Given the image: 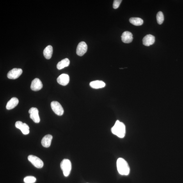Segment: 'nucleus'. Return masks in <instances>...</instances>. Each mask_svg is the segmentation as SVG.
Listing matches in <instances>:
<instances>
[{
	"label": "nucleus",
	"mask_w": 183,
	"mask_h": 183,
	"mask_svg": "<svg viewBox=\"0 0 183 183\" xmlns=\"http://www.w3.org/2000/svg\"><path fill=\"white\" fill-rule=\"evenodd\" d=\"M111 131L113 134L120 138H123L125 134V124L120 121H116Z\"/></svg>",
	"instance_id": "f257e3e1"
},
{
	"label": "nucleus",
	"mask_w": 183,
	"mask_h": 183,
	"mask_svg": "<svg viewBox=\"0 0 183 183\" xmlns=\"http://www.w3.org/2000/svg\"><path fill=\"white\" fill-rule=\"evenodd\" d=\"M118 172L121 175H128L130 171V167L127 162L122 158H119L117 161Z\"/></svg>",
	"instance_id": "f03ea898"
},
{
	"label": "nucleus",
	"mask_w": 183,
	"mask_h": 183,
	"mask_svg": "<svg viewBox=\"0 0 183 183\" xmlns=\"http://www.w3.org/2000/svg\"><path fill=\"white\" fill-rule=\"evenodd\" d=\"M61 167L65 177L69 176L72 169V164L69 160L63 159L61 162Z\"/></svg>",
	"instance_id": "7ed1b4c3"
},
{
	"label": "nucleus",
	"mask_w": 183,
	"mask_h": 183,
	"mask_svg": "<svg viewBox=\"0 0 183 183\" xmlns=\"http://www.w3.org/2000/svg\"><path fill=\"white\" fill-rule=\"evenodd\" d=\"M28 160L36 168H41L43 167L44 164L39 158L34 155H30L28 157Z\"/></svg>",
	"instance_id": "20e7f679"
},
{
	"label": "nucleus",
	"mask_w": 183,
	"mask_h": 183,
	"mask_svg": "<svg viewBox=\"0 0 183 183\" xmlns=\"http://www.w3.org/2000/svg\"><path fill=\"white\" fill-rule=\"evenodd\" d=\"M51 108L52 110L56 115H62L64 113V110L61 105L58 102L53 101L51 103Z\"/></svg>",
	"instance_id": "39448f33"
},
{
	"label": "nucleus",
	"mask_w": 183,
	"mask_h": 183,
	"mask_svg": "<svg viewBox=\"0 0 183 183\" xmlns=\"http://www.w3.org/2000/svg\"><path fill=\"white\" fill-rule=\"evenodd\" d=\"M22 73V70L20 68H14L9 71L7 74L8 78L15 79L18 78Z\"/></svg>",
	"instance_id": "423d86ee"
},
{
	"label": "nucleus",
	"mask_w": 183,
	"mask_h": 183,
	"mask_svg": "<svg viewBox=\"0 0 183 183\" xmlns=\"http://www.w3.org/2000/svg\"><path fill=\"white\" fill-rule=\"evenodd\" d=\"M29 112L30 114V118L36 123H39L40 119L39 115V111L36 107H32L29 110Z\"/></svg>",
	"instance_id": "0eeeda50"
},
{
	"label": "nucleus",
	"mask_w": 183,
	"mask_h": 183,
	"mask_svg": "<svg viewBox=\"0 0 183 183\" xmlns=\"http://www.w3.org/2000/svg\"><path fill=\"white\" fill-rule=\"evenodd\" d=\"M88 49V46L84 42H80L76 49V53L79 56H82L86 53Z\"/></svg>",
	"instance_id": "6e6552de"
},
{
	"label": "nucleus",
	"mask_w": 183,
	"mask_h": 183,
	"mask_svg": "<svg viewBox=\"0 0 183 183\" xmlns=\"http://www.w3.org/2000/svg\"><path fill=\"white\" fill-rule=\"evenodd\" d=\"M15 126L17 129L21 130L24 134L27 135L29 133V127L26 123H22L21 121H17L16 122Z\"/></svg>",
	"instance_id": "1a4fd4ad"
},
{
	"label": "nucleus",
	"mask_w": 183,
	"mask_h": 183,
	"mask_svg": "<svg viewBox=\"0 0 183 183\" xmlns=\"http://www.w3.org/2000/svg\"><path fill=\"white\" fill-rule=\"evenodd\" d=\"M43 85L42 81L38 79H34L32 82L31 89L33 91H38L43 88Z\"/></svg>",
	"instance_id": "9d476101"
},
{
	"label": "nucleus",
	"mask_w": 183,
	"mask_h": 183,
	"mask_svg": "<svg viewBox=\"0 0 183 183\" xmlns=\"http://www.w3.org/2000/svg\"><path fill=\"white\" fill-rule=\"evenodd\" d=\"M69 81L70 77L67 74H62L57 79L58 83L63 86L67 85Z\"/></svg>",
	"instance_id": "9b49d317"
},
{
	"label": "nucleus",
	"mask_w": 183,
	"mask_h": 183,
	"mask_svg": "<svg viewBox=\"0 0 183 183\" xmlns=\"http://www.w3.org/2000/svg\"><path fill=\"white\" fill-rule=\"evenodd\" d=\"M155 42V38L154 36L151 34L146 35L143 40V44L146 46H149L154 44Z\"/></svg>",
	"instance_id": "f8f14e48"
},
{
	"label": "nucleus",
	"mask_w": 183,
	"mask_h": 183,
	"mask_svg": "<svg viewBox=\"0 0 183 183\" xmlns=\"http://www.w3.org/2000/svg\"><path fill=\"white\" fill-rule=\"evenodd\" d=\"M121 37L123 42L125 43H131L133 40L132 33L128 31L124 32L122 33Z\"/></svg>",
	"instance_id": "ddd939ff"
},
{
	"label": "nucleus",
	"mask_w": 183,
	"mask_h": 183,
	"mask_svg": "<svg viewBox=\"0 0 183 183\" xmlns=\"http://www.w3.org/2000/svg\"><path fill=\"white\" fill-rule=\"evenodd\" d=\"M53 137L51 135H46L42 139V144L45 148H48L51 145Z\"/></svg>",
	"instance_id": "4468645a"
},
{
	"label": "nucleus",
	"mask_w": 183,
	"mask_h": 183,
	"mask_svg": "<svg viewBox=\"0 0 183 183\" xmlns=\"http://www.w3.org/2000/svg\"><path fill=\"white\" fill-rule=\"evenodd\" d=\"M19 100L17 98L13 97L7 103L6 107L8 110L14 108L18 105Z\"/></svg>",
	"instance_id": "2eb2a0df"
},
{
	"label": "nucleus",
	"mask_w": 183,
	"mask_h": 183,
	"mask_svg": "<svg viewBox=\"0 0 183 183\" xmlns=\"http://www.w3.org/2000/svg\"><path fill=\"white\" fill-rule=\"evenodd\" d=\"M91 88L95 89H98L104 87L106 84L104 81H92L90 84Z\"/></svg>",
	"instance_id": "dca6fc26"
},
{
	"label": "nucleus",
	"mask_w": 183,
	"mask_h": 183,
	"mask_svg": "<svg viewBox=\"0 0 183 183\" xmlns=\"http://www.w3.org/2000/svg\"><path fill=\"white\" fill-rule=\"evenodd\" d=\"M53 49L51 45H48L43 50V54L46 59H49L51 58Z\"/></svg>",
	"instance_id": "f3484780"
},
{
	"label": "nucleus",
	"mask_w": 183,
	"mask_h": 183,
	"mask_svg": "<svg viewBox=\"0 0 183 183\" xmlns=\"http://www.w3.org/2000/svg\"><path fill=\"white\" fill-rule=\"evenodd\" d=\"M70 63V61L69 59L66 58L59 62L57 64V68L58 70L62 69L65 67H68Z\"/></svg>",
	"instance_id": "a211bd4d"
},
{
	"label": "nucleus",
	"mask_w": 183,
	"mask_h": 183,
	"mask_svg": "<svg viewBox=\"0 0 183 183\" xmlns=\"http://www.w3.org/2000/svg\"><path fill=\"white\" fill-rule=\"evenodd\" d=\"M129 21L131 23L135 26H140L143 24V20L138 17L130 18Z\"/></svg>",
	"instance_id": "6ab92c4d"
},
{
	"label": "nucleus",
	"mask_w": 183,
	"mask_h": 183,
	"mask_svg": "<svg viewBox=\"0 0 183 183\" xmlns=\"http://www.w3.org/2000/svg\"><path fill=\"white\" fill-rule=\"evenodd\" d=\"M156 18L158 23L161 24L164 21V17L163 13L161 11H160L157 14Z\"/></svg>",
	"instance_id": "aec40b11"
},
{
	"label": "nucleus",
	"mask_w": 183,
	"mask_h": 183,
	"mask_svg": "<svg viewBox=\"0 0 183 183\" xmlns=\"http://www.w3.org/2000/svg\"><path fill=\"white\" fill-rule=\"evenodd\" d=\"M36 180V178L32 176H28L25 177L24 179L25 183H34Z\"/></svg>",
	"instance_id": "412c9836"
},
{
	"label": "nucleus",
	"mask_w": 183,
	"mask_h": 183,
	"mask_svg": "<svg viewBox=\"0 0 183 183\" xmlns=\"http://www.w3.org/2000/svg\"><path fill=\"white\" fill-rule=\"evenodd\" d=\"M122 0H115L114 1L113 7L114 9H117L122 3Z\"/></svg>",
	"instance_id": "4be33fe9"
}]
</instances>
